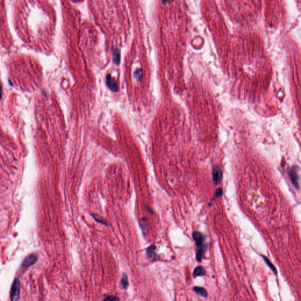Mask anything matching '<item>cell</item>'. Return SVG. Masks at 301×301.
<instances>
[{"mask_svg": "<svg viewBox=\"0 0 301 301\" xmlns=\"http://www.w3.org/2000/svg\"><path fill=\"white\" fill-rule=\"evenodd\" d=\"M192 236L197 246V248L196 251V258L197 261L200 262L203 257V255L206 249L205 245L204 242V237L201 233L196 231H195L193 232Z\"/></svg>", "mask_w": 301, "mask_h": 301, "instance_id": "cell-1", "label": "cell"}, {"mask_svg": "<svg viewBox=\"0 0 301 301\" xmlns=\"http://www.w3.org/2000/svg\"><path fill=\"white\" fill-rule=\"evenodd\" d=\"M20 282L18 278H15L11 286L10 297L11 301L18 300L20 297Z\"/></svg>", "mask_w": 301, "mask_h": 301, "instance_id": "cell-2", "label": "cell"}, {"mask_svg": "<svg viewBox=\"0 0 301 301\" xmlns=\"http://www.w3.org/2000/svg\"><path fill=\"white\" fill-rule=\"evenodd\" d=\"M213 181L215 185H218L221 182L222 179V172L219 166H214L212 170Z\"/></svg>", "mask_w": 301, "mask_h": 301, "instance_id": "cell-3", "label": "cell"}, {"mask_svg": "<svg viewBox=\"0 0 301 301\" xmlns=\"http://www.w3.org/2000/svg\"><path fill=\"white\" fill-rule=\"evenodd\" d=\"M37 255L34 253H32L25 258V259L22 263L21 266L24 268H28L30 266L34 265L37 262Z\"/></svg>", "mask_w": 301, "mask_h": 301, "instance_id": "cell-4", "label": "cell"}, {"mask_svg": "<svg viewBox=\"0 0 301 301\" xmlns=\"http://www.w3.org/2000/svg\"><path fill=\"white\" fill-rule=\"evenodd\" d=\"M106 82L108 87L111 90L114 92H117L118 91L119 88L118 83L115 81V79L111 76V75H107L106 78Z\"/></svg>", "mask_w": 301, "mask_h": 301, "instance_id": "cell-5", "label": "cell"}, {"mask_svg": "<svg viewBox=\"0 0 301 301\" xmlns=\"http://www.w3.org/2000/svg\"><path fill=\"white\" fill-rule=\"evenodd\" d=\"M289 175H290V178H291L292 184L294 185V186L295 188H299V182H298L299 178H298V175L296 170L295 169H292L290 172Z\"/></svg>", "mask_w": 301, "mask_h": 301, "instance_id": "cell-6", "label": "cell"}, {"mask_svg": "<svg viewBox=\"0 0 301 301\" xmlns=\"http://www.w3.org/2000/svg\"><path fill=\"white\" fill-rule=\"evenodd\" d=\"M205 273H206V271H205L204 268L201 266H199L195 269L193 273V276L194 278H196L199 276H203L205 274Z\"/></svg>", "mask_w": 301, "mask_h": 301, "instance_id": "cell-7", "label": "cell"}, {"mask_svg": "<svg viewBox=\"0 0 301 301\" xmlns=\"http://www.w3.org/2000/svg\"><path fill=\"white\" fill-rule=\"evenodd\" d=\"M121 60L120 52L118 49H115L113 51V61L115 64L118 65Z\"/></svg>", "mask_w": 301, "mask_h": 301, "instance_id": "cell-8", "label": "cell"}, {"mask_svg": "<svg viewBox=\"0 0 301 301\" xmlns=\"http://www.w3.org/2000/svg\"><path fill=\"white\" fill-rule=\"evenodd\" d=\"M194 290L196 293L200 295L201 296H202L203 297H207V296H208V293L206 291V289L204 288L199 287V286H195L194 288Z\"/></svg>", "mask_w": 301, "mask_h": 301, "instance_id": "cell-9", "label": "cell"}, {"mask_svg": "<svg viewBox=\"0 0 301 301\" xmlns=\"http://www.w3.org/2000/svg\"><path fill=\"white\" fill-rule=\"evenodd\" d=\"M147 254L149 258H154L156 256V248L154 245H151L147 249Z\"/></svg>", "mask_w": 301, "mask_h": 301, "instance_id": "cell-10", "label": "cell"}, {"mask_svg": "<svg viewBox=\"0 0 301 301\" xmlns=\"http://www.w3.org/2000/svg\"><path fill=\"white\" fill-rule=\"evenodd\" d=\"M262 258H263L264 261L266 263L267 265L270 268V269L272 270V271L274 272V273L275 274H276V273H277L276 269L275 267L274 266V265H273V263H272V262L270 261V260L268 258H266V256H262Z\"/></svg>", "mask_w": 301, "mask_h": 301, "instance_id": "cell-11", "label": "cell"}, {"mask_svg": "<svg viewBox=\"0 0 301 301\" xmlns=\"http://www.w3.org/2000/svg\"><path fill=\"white\" fill-rule=\"evenodd\" d=\"M121 285L122 286V287L124 288V289H126L129 285V283H128V276L126 275L125 273H124L123 275H122V277L121 278Z\"/></svg>", "mask_w": 301, "mask_h": 301, "instance_id": "cell-12", "label": "cell"}, {"mask_svg": "<svg viewBox=\"0 0 301 301\" xmlns=\"http://www.w3.org/2000/svg\"><path fill=\"white\" fill-rule=\"evenodd\" d=\"M92 215L94 219H95V220L97 221L98 222L102 223V224H104V225H108L107 221L103 218H102L101 216H99L98 215H96V214H92Z\"/></svg>", "mask_w": 301, "mask_h": 301, "instance_id": "cell-13", "label": "cell"}, {"mask_svg": "<svg viewBox=\"0 0 301 301\" xmlns=\"http://www.w3.org/2000/svg\"><path fill=\"white\" fill-rule=\"evenodd\" d=\"M134 75H135V77L138 80V81H141V79H142V69H137L136 71L134 73Z\"/></svg>", "mask_w": 301, "mask_h": 301, "instance_id": "cell-14", "label": "cell"}, {"mask_svg": "<svg viewBox=\"0 0 301 301\" xmlns=\"http://www.w3.org/2000/svg\"><path fill=\"white\" fill-rule=\"evenodd\" d=\"M103 299L104 300H110V301H115V300H119V299L115 296H111V295H108V296H104L103 297Z\"/></svg>", "mask_w": 301, "mask_h": 301, "instance_id": "cell-15", "label": "cell"}, {"mask_svg": "<svg viewBox=\"0 0 301 301\" xmlns=\"http://www.w3.org/2000/svg\"><path fill=\"white\" fill-rule=\"evenodd\" d=\"M222 193H223V191H222V189H218L216 192H215V196L214 198H219L222 195Z\"/></svg>", "mask_w": 301, "mask_h": 301, "instance_id": "cell-16", "label": "cell"}, {"mask_svg": "<svg viewBox=\"0 0 301 301\" xmlns=\"http://www.w3.org/2000/svg\"><path fill=\"white\" fill-rule=\"evenodd\" d=\"M169 1V0H162V2H163L164 3H166V2H168Z\"/></svg>", "mask_w": 301, "mask_h": 301, "instance_id": "cell-17", "label": "cell"}, {"mask_svg": "<svg viewBox=\"0 0 301 301\" xmlns=\"http://www.w3.org/2000/svg\"><path fill=\"white\" fill-rule=\"evenodd\" d=\"M72 1H74V2H78L79 0H72Z\"/></svg>", "mask_w": 301, "mask_h": 301, "instance_id": "cell-18", "label": "cell"}]
</instances>
